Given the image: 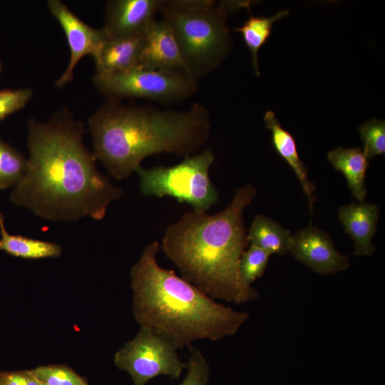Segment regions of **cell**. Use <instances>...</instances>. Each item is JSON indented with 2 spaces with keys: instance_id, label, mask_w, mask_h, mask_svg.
<instances>
[{
  "instance_id": "obj_1",
  "label": "cell",
  "mask_w": 385,
  "mask_h": 385,
  "mask_svg": "<svg viewBox=\"0 0 385 385\" xmlns=\"http://www.w3.org/2000/svg\"><path fill=\"white\" fill-rule=\"evenodd\" d=\"M26 170L11 193L14 203L55 221L101 220L123 194L96 168L83 143V128L63 113L29 123Z\"/></svg>"
},
{
  "instance_id": "obj_2",
  "label": "cell",
  "mask_w": 385,
  "mask_h": 385,
  "mask_svg": "<svg viewBox=\"0 0 385 385\" xmlns=\"http://www.w3.org/2000/svg\"><path fill=\"white\" fill-rule=\"evenodd\" d=\"M256 190L251 184L239 188L229 205L210 215L190 211L166 229L160 248L183 278L210 297L235 304L259 297L240 274L241 256L249 243L243 210Z\"/></svg>"
},
{
  "instance_id": "obj_3",
  "label": "cell",
  "mask_w": 385,
  "mask_h": 385,
  "mask_svg": "<svg viewBox=\"0 0 385 385\" xmlns=\"http://www.w3.org/2000/svg\"><path fill=\"white\" fill-rule=\"evenodd\" d=\"M157 241L148 244L130 270L133 312L140 328L168 341L176 349L200 339L218 341L235 334L248 319L215 300L172 270L161 267Z\"/></svg>"
},
{
  "instance_id": "obj_4",
  "label": "cell",
  "mask_w": 385,
  "mask_h": 385,
  "mask_svg": "<svg viewBox=\"0 0 385 385\" xmlns=\"http://www.w3.org/2000/svg\"><path fill=\"white\" fill-rule=\"evenodd\" d=\"M210 111L128 106L111 98L89 120L93 156L116 179L129 177L146 157L160 153L189 156L209 138Z\"/></svg>"
},
{
  "instance_id": "obj_5",
  "label": "cell",
  "mask_w": 385,
  "mask_h": 385,
  "mask_svg": "<svg viewBox=\"0 0 385 385\" xmlns=\"http://www.w3.org/2000/svg\"><path fill=\"white\" fill-rule=\"evenodd\" d=\"M251 1L170 0L160 11L170 27L189 73L195 80L215 69L231 47L228 15L250 8Z\"/></svg>"
},
{
  "instance_id": "obj_6",
  "label": "cell",
  "mask_w": 385,
  "mask_h": 385,
  "mask_svg": "<svg viewBox=\"0 0 385 385\" xmlns=\"http://www.w3.org/2000/svg\"><path fill=\"white\" fill-rule=\"evenodd\" d=\"M215 159L210 149L186 156L179 164L159 166L135 171L140 177V188L147 196H170L186 202L197 212H206L219 198L217 190L209 178V169Z\"/></svg>"
},
{
  "instance_id": "obj_7",
  "label": "cell",
  "mask_w": 385,
  "mask_h": 385,
  "mask_svg": "<svg viewBox=\"0 0 385 385\" xmlns=\"http://www.w3.org/2000/svg\"><path fill=\"white\" fill-rule=\"evenodd\" d=\"M93 81L103 93L113 99L137 97L175 103L189 98L198 89L197 81L190 76L141 66L113 75L96 74Z\"/></svg>"
},
{
  "instance_id": "obj_8",
  "label": "cell",
  "mask_w": 385,
  "mask_h": 385,
  "mask_svg": "<svg viewBox=\"0 0 385 385\" xmlns=\"http://www.w3.org/2000/svg\"><path fill=\"white\" fill-rule=\"evenodd\" d=\"M114 363L131 376L133 385H146L160 375L178 379L186 367L168 341L143 328L115 352Z\"/></svg>"
},
{
  "instance_id": "obj_9",
  "label": "cell",
  "mask_w": 385,
  "mask_h": 385,
  "mask_svg": "<svg viewBox=\"0 0 385 385\" xmlns=\"http://www.w3.org/2000/svg\"><path fill=\"white\" fill-rule=\"evenodd\" d=\"M289 252L294 259L322 274H333L349 267L348 257L336 249L330 236L312 225L292 236Z\"/></svg>"
},
{
  "instance_id": "obj_10",
  "label": "cell",
  "mask_w": 385,
  "mask_h": 385,
  "mask_svg": "<svg viewBox=\"0 0 385 385\" xmlns=\"http://www.w3.org/2000/svg\"><path fill=\"white\" fill-rule=\"evenodd\" d=\"M48 6L63 29L71 51L68 67L56 82V85L61 87L73 80V69L80 59L86 55H92L94 58L107 38L102 29L86 24L61 1L49 0Z\"/></svg>"
},
{
  "instance_id": "obj_11",
  "label": "cell",
  "mask_w": 385,
  "mask_h": 385,
  "mask_svg": "<svg viewBox=\"0 0 385 385\" xmlns=\"http://www.w3.org/2000/svg\"><path fill=\"white\" fill-rule=\"evenodd\" d=\"M164 1H109L106 7V24L101 29L107 38L144 35Z\"/></svg>"
},
{
  "instance_id": "obj_12",
  "label": "cell",
  "mask_w": 385,
  "mask_h": 385,
  "mask_svg": "<svg viewBox=\"0 0 385 385\" xmlns=\"http://www.w3.org/2000/svg\"><path fill=\"white\" fill-rule=\"evenodd\" d=\"M139 66L192 77L170 27L163 19H155L147 29Z\"/></svg>"
},
{
  "instance_id": "obj_13",
  "label": "cell",
  "mask_w": 385,
  "mask_h": 385,
  "mask_svg": "<svg viewBox=\"0 0 385 385\" xmlns=\"http://www.w3.org/2000/svg\"><path fill=\"white\" fill-rule=\"evenodd\" d=\"M379 214V207L371 202H352L340 207L339 219L354 241L356 255L371 256L374 252L373 238Z\"/></svg>"
},
{
  "instance_id": "obj_14",
  "label": "cell",
  "mask_w": 385,
  "mask_h": 385,
  "mask_svg": "<svg viewBox=\"0 0 385 385\" xmlns=\"http://www.w3.org/2000/svg\"><path fill=\"white\" fill-rule=\"evenodd\" d=\"M145 34L106 38L94 57L97 75H113L139 66L144 47Z\"/></svg>"
},
{
  "instance_id": "obj_15",
  "label": "cell",
  "mask_w": 385,
  "mask_h": 385,
  "mask_svg": "<svg viewBox=\"0 0 385 385\" xmlns=\"http://www.w3.org/2000/svg\"><path fill=\"white\" fill-rule=\"evenodd\" d=\"M264 121L267 128L271 132V139L274 149L293 170L301 183L304 192L307 197L312 215L313 205L315 202L314 196L315 186L309 180L307 169L299 158L295 139L290 133L282 128L274 112L271 111H267L264 116Z\"/></svg>"
},
{
  "instance_id": "obj_16",
  "label": "cell",
  "mask_w": 385,
  "mask_h": 385,
  "mask_svg": "<svg viewBox=\"0 0 385 385\" xmlns=\"http://www.w3.org/2000/svg\"><path fill=\"white\" fill-rule=\"evenodd\" d=\"M327 159L334 168L345 176L351 195L358 202H364L366 196V172L369 161L359 148L338 147L329 151Z\"/></svg>"
},
{
  "instance_id": "obj_17",
  "label": "cell",
  "mask_w": 385,
  "mask_h": 385,
  "mask_svg": "<svg viewBox=\"0 0 385 385\" xmlns=\"http://www.w3.org/2000/svg\"><path fill=\"white\" fill-rule=\"evenodd\" d=\"M250 245L256 246L270 255H286L292 241L290 231L275 220L263 215L255 217L247 233Z\"/></svg>"
},
{
  "instance_id": "obj_18",
  "label": "cell",
  "mask_w": 385,
  "mask_h": 385,
  "mask_svg": "<svg viewBox=\"0 0 385 385\" xmlns=\"http://www.w3.org/2000/svg\"><path fill=\"white\" fill-rule=\"evenodd\" d=\"M0 233V250L16 257L41 259L56 257L61 253V247L58 244L9 234L5 228L4 216L1 212Z\"/></svg>"
},
{
  "instance_id": "obj_19",
  "label": "cell",
  "mask_w": 385,
  "mask_h": 385,
  "mask_svg": "<svg viewBox=\"0 0 385 385\" xmlns=\"http://www.w3.org/2000/svg\"><path fill=\"white\" fill-rule=\"evenodd\" d=\"M289 14L287 10L277 12L271 17L253 16L250 18L240 27L233 30L242 35L247 48L250 51L252 59V66L257 76L260 75L258 66V51L266 43L272 34V24Z\"/></svg>"
},
{
  "instance_id": "obj_20",
  "label": "cell",
  "mask_w": 385,
  "mask_h": 385,
  "mask_svg": "<svg viewBox=\"0 0 385 385\" xmlns=\"http://www.w3.org/2000/svg\"><path fill=\"white\" fill-rule=\"evenodd\" d=\"M27 168V159L0 139V188L16 186Z\"/></svg>"
},
{
  "instance_id": "obj_21",
  "label": "cell",
  "mask_w": 385,
  "mask_h": 385,
  "mask_svg": "<svg viewBox=\"0 0 385 385\" xmlns=\"http://www.w3.org/2000/svg\"><path fill=\"white\" fill-rule=\"evenodd\" d=\"M270 254L265 250L250 245L242 253L239 270L242 282L248 286L261 277L267 268Z\"/></svg>"
},
{
  "instance_id": "obj_22",
  "label": "cell",
  "mask_w": 385,
  "mask_h": 385,
  "mask_svg": "<svg viewBox=\"0 0 385 385\" xmlns=\"http://www.w3.org/2000/svg\"><path fill=\"white\" fill-rule=\"evenodd\" d=\"M363 142L362 150L369 161L373 157L385 153V121L371 118L359 128Z\"/></svg>"
},
{
  "instance_id": "obj_23",
  "label": "cell",
  "mask_w": 385,
  "mask_h": 385,
  "mask_svg": "<svg viewBox=\"0 0 385 385\" xmlns=\"http://www.w3.org/2000/svg\"><path fill=\"white\" fill-rule=\"evenodd\" d=\"M44 385H88L73 370L63 365H46L29 370Z\"/></svg>"
},
{
  "instance_id": "obj_24",
  "label": "cell",
  "mask_w": 385,
  "mask_h": 385,
  "mask_svg": "<svg viewBox=\"0 0 385 385\" xmlns=\"http://www.w3.org/2000/svg\"><path fill=\"white\" fill-rule=\"evenodd\" d=\"M190 348V356L186 364L187 374L179 385H207L210 364L202 353L197 348Z\"/></svg>"
},
{
  "instance_id": "obj_25",
  "label": "cell",
  "mask_w": 385,
  "mask_h": 385,
  "mask_svg": "<svg viewBox=\"0 0 385 385\" xmlns=\"http://www.w3.org/2000/svg\"><path fill=\"white\" fill-rule=\"evenodd\" d=\"M32 94L27 88L0 91V120L23 108Z\"/></svg>"
},
{
  "instance_id": "obj_26",
  "label": "cell",
  "mask_w": 385,
  "mask_h": 385,
  "mask_svg": "<svg viewBox=\"0 0 385 385\" xmlns=\"http://www.w3.org/2000/svg\"><path fill=\"white\" fill-rule=\"evenodd\" d=\"M1 385H44L36 379L29 370L1 372Z\"/></svg>"
},
{
  "instance_id": "obj_27",
  "label": "cell",
  "mask_w": 385,
  "mask_h": 385,
  "mask_svg": "<svg viewBox=\"0 0 385 385\" xmlns=\"http://www.w3.org/2000/svg\"><path fill=\"white\" fill-rule=\"evenodd\" d=\"M0 385H1V372L0 373Z\"/></svg>"
},
{
  "instance_id": "obj_28",
  "label": "cell",
  "mask_w": 385,
  "mask_h": 385,
  "mask_svg": "<svg viewBox=\"0 0 385 385\" xmlns=\"http://www.w3.org/2000/svg\"><path fill=\"white\" fill-rule=\"evenodd\" d=\"M1 61H0V72H1Z\"/></svg>"
},
{
  "instance_id": "obj_29",
  "label": "cell",
  "mask_w": 385,
  "mask_h": 385,
  "mask_svg": "<svg viewBox=\"0 0 385 385\" xmlns=\"http://www.w3.org/2000/svg\"><path fill=\"white\" fill-rule=\"evenodd\" d=\"M1 190V188H0V190Z\"/></svg>"
},
{
  "instance_id": "obj_30",
  "label": "cell",
  "mask_w": 385,
  "mask_h": 385,
  "mask_svg": "<svg viewBox=\"0 0 385 385\" xmlns=\"http://www.w3.org/2000/svg\"><path fill=\"white\" fill-rule=\"evenodd\" d=\"M0 373H1V371H0Z\"/></svg>"
}]
</instances>
